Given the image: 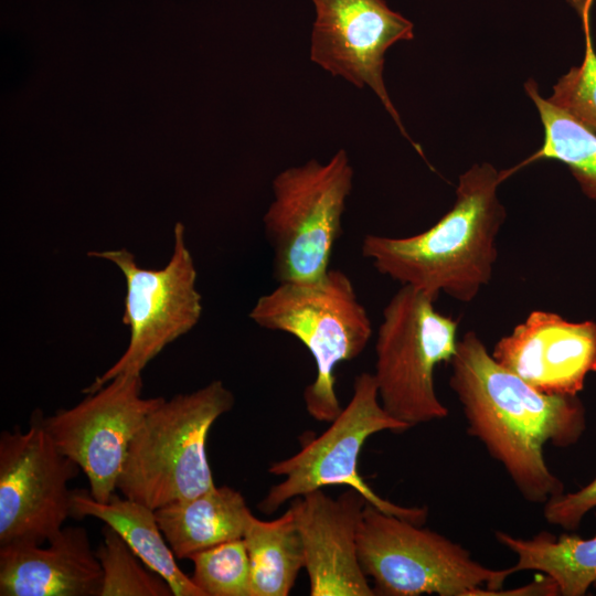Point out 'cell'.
<instances>
[{
    "label": "cell",
    "instance_id": "6da1fadb",
    "mask_svg": "<svg viewBox=\"0 0 596 596\" xmlns=\"http://www.w3.org/2000/svg\"><path fill=\"white\" fill-rule=\"evenodd\" d=\"M449 364V386L461 404L468 434L503 466L520 494L544 504L564 492L544 448L568 447L583 436L586 414L577 395L539 392L499 364L473 331L458 340Z\"/></svg>",
    "mask_w": 596,
    "mask_h": 596
},
{
    "label": "cell",
    "instance_id": "7a4b0ae2",
    "mask_svg": "<svg viewBox=\"0 0 596 596\" xmlns=\"http://www.w3.org/2000/svg\"><path fill=\"white\" fill-rule=\"evenodd\" d=\"M507 178L488 162L471 166L458 179L453 207L434 225L405 237L366 234L362 255L402 286L472 301L493 274L505 220L497 190Z\"/></svg>",
    "mask_w": 596,
    "mask_h": 596
},
{
    "label": "cell",
    "instance_id": "3957f363",
    "mask_svg": "<svg viewBox=\"0 0 596 596\" xmlns=\"http://www.w3.org/2000/svg\"><path fill=\"white\" fill-rule=\"evenodd\" d=\"M234 403L233 393L220 380L164 398L135 433L117 490L155 510L212 490L207 436Z\"/></svg>",
    "mask_w": 596,
    "mask_h": 596
},
{
    "label": "cell",
    "instance_id": "277c9868",
    "mask_svg": "<svg viewBox=\"0 0 596 596\" xmlns=\"http://www.w3.org/2000/svg\"><path fill=\"white\" fill-rule=\"evenodd\" d=\"M259 327L295 337L310 352L315 380L304 390L308 414L330 423L342 407L336 368L358 358L372 337V322L349 276L330 268L312 283H279L260 296L249 312Z\"/></svg>",
    "mask_w": 596,
    "mask_h": 596
},
{
    "label": "cell",
    "instance_id": "5b68a950",
    "mask_svg": "<svg viewBox=\"0 0 596 596\" xmlns=\"http://www.w3.org/2000/svg\"><path fill=\"white\" fill-rule=\"evenodd\" d=\"M366 503L358 534L361 567L375 595L487 596L518 573L472 558L450 539Z\"/></svg>",
    "mask_w": 596,
    "mask_h": 596
},
{
    "label": "cell",
    "instance_id": "8992f818",
    "mask_svg": "<svg viewBox=\"0 0 596 596\" xmlns=\"http://www.w3.org/2000/svg\"><path fill=\"white\" fill-rule=\"evenodd\" d=\"M436 299L402 286L384 307L377 330L373 375L379 397L385 411L409 428L448 416L434 372L451 361L458 323L436 310Z\"/></svg>",
    "mask_w": 596,
    "mask_h": 596
},
{
    "label": "cell",
    "instance_id": "52a82bcc",
    "mask_svg": "<svg viewBox=\"0 0 596 596\" xmlns=\"http://www.w3.org/2000/svg\"><path fill=\"white\" fill-rule=\"evenodd\" d=\"M353 175L349 156L340 149L324 163L311 159L274 178L263 223L278 283H312L330 269Z\"/></svg>",
    "mask_w": 596,
    "mask_h": 596
},
{
    "label": "cell",
    "instance_id": "ba28073f",
    "mask_svg": "<svg viewBox=\"0 0 596 596\" xmlns=\"http://www.w3.org/2000/svg\"><path fill=\"white\" fill-rule=\"evenodd\" d=\"M408 429L382 406L373 373H360L354 379L351 400L329 427L304 443L295 455L270 464L268 472L283 479L268 489L257 508L269 514L313 490L347 486L381 511L423 524L428 515L426 507H405L380 497L359 472L360 454L372 435Z\"/></svg>",
    "mask_w": 596,
    "mask_h": 596
},
{
    "label": "cell",
    "instance_id": "9c48e42d",
    "mask_svg": "<svg viewBox=\"0 0 596 596\" xmlns=\"http://www.w3.org/2000/svg\"><path fill=\"white\" fill-rule=\"evenodd\" d=\"M173 236L171 257L160 269L140 267L126 248L88 253L115 264L125 276L123 322L129 328L130 337L121 356L83 393H92L123 373L141 374L168 344L198 324L202 298L195 287L196 269L182 223L175 224Z\"/></svg>",
    "mask_w": 596,
    "mask_h": 596
},
{
    "label": "cell",
    "instance_id": "30bf717a",
    "mask_svg": "<svg viewBox=\"0 0 596 596\" xmlns=\"http://www.w3.org/2000/svg\"><path fill=\"white\" fill-rule=\"evenodd\" d=\"M79 466L61 453L43 424L32 414L25 430L0 434V546L43 545L73 515L68 483Z\"/></svg>",
    "mask_w": 596,
    "mask_h": 596
},
{
    "label": "cell",
    "instance_id": "8fae6325",
    "mask_svg": "<svg viewBox=\"0 0 596 596\" xmlns=\"http://www.w3.org/2000/svg\"><path fill=\"white\" fill-rule=\"evenodd\" d=\"M141 374L123 373L70 408L43 416L57 449L85 473L89 493L107 502L117 490L129 444L164 397H142Z\"/></svg>",
    "mask_w": 596,
    "mask_h": 596
},
{
    "label": "cell",
    "instance_id": "7c38bea8",
    "mask_svg": "<svg viewBox=\"0 0 596 596\" xmlns=\"http://www.w3.org/2000/svg\"><path fill=\"white\" fill-rule=\"evenodd\" d=\"M316 10L310 60L332 76L379 97L398 130L414 147L383 79L386 51L414 39V24L385 0H310Z\"/></svg>",
    "mask_w": 596,
    "mask_h": 596
},
{
    "label": "cell",
    "instance_id": "4fadbf2b",
    "mask_svg": "<svg viewBox=\"0 0 596 596\" xmlns=\"http://www.w3.org/2000/svg\"><path fill=\"white\" fill-rule=\"evenodd\" d=\"M491 355L539 392L577 395L596 372V323L533 310L498 340Z\"/></svg>",
    "mask_w": 596,
    "mask_h": 596
},
{
    "label": "cell",
    "instance_id": "5bb4252c",
    "mask_svg": "<svg viewBox=\"0 0 596 596\" xmlns=\"http://www.w3.org/2000/svg\"><path fill=\"white\" fill-rule=\"evenodd\" d=\"M368 501L349 488L332 498L317 489L292 500L311 596H374L358 554V534Z\"/></svg>",
    "mask_w": 596,
    "mask_h": 596
},
{
    "label": "cell",
    "instance_id": "9a60e30c",
    "mask_svg": "<svg viewBox=\"0 0 596 596\" xmlns=\"http://www.w3.org/2000/svg\"><path fill=\"white\" fill-rule=\"evenodd\" d=\"M103 570L84 526H64L43 547L0 546L1 596H99Z\"/></svg>",
    "mask_w": 596,
    "mask_h": 596
},
{
    "label": "cell",
    "instance_id": "2e32d148",
    "mask_svg": "<svg viewBox=\"0 0 596 596\" xmlns=\"http://www.w3.org/2000/svg\"><path fill=\"white\" fill-rule=\"evenodd\" d=\"M155 513L179 560H189L202 550L242 539L253 515L244 496L225 485L158 508Z\"/></svg>",
    "mask_w": 596,
    "mask_h": 596
},
{
    "label": "cell",
    "instance_id": "e0dca14e",
    "mask_svg": "<svg viewBox=\"0 0 596 596\" xmlns=\"http://www.w3.org/2000/svg\"><path fill=\"white\" fill-rule=\"evenodd\" d=\"M72 502L73 518L92 517L113 528L150 570L166 579L173 596H205L178 566L155 509L117 492L103 503L89 490H74Z\"/></svg>",
    "mask_w": 596,
    "mask_h": 596
},
{
    "label": "cell",
    "instance_id": "ac0fdd59",
    "mask_svg": "<svg viewBox=\"0 0 596 596\" xmlns=\"http://www.w3.org/2000/svg\"><path fill=\"white\" fill-rule=\"evenodd\" d=\"M494 536L517 556V572L536 571L552 577L560 595L583 596L596 588V536H555L544 531L529 539L503 531H496Z\"/></svg>",
    "mask_w": 596,
    "mask_h": 596
},
{
    "label": "cell",
    "instance_id": "d6986e66",
    "mask_svg": "<svg viewBox=\"0 0 596 596\" xmlns=\"http://www.w3.org/2000/svg\"><path fill=\"white\" fill-rule=\"evenodd\" d=\"M251 562L252 596H287L305 568L302 541L294 513L264 521L252 515L243 536Z\"/></svg>",
    "mask_w": 596,
    "mask_h": 596
},
{
    "label": "cell",
    "instance_id": "ffe728a7",
    "mask_svg": "<svg viewBox=\"0 0 596 596\" xmlns=\"http://www.w3.org/2000/svg\"><path fill=\"white\" fill-rule=\"evenodd\" d=\"M524 88L540 114L544 140L535 153L508 172L511 174L536 160L554 159L566 164L583 193L596 201V131L543 98L533 79H529Z\"/></svg>",
    "mask_w": 596,
    "mask_h": 596
},
{
    "label": "cell",
    "instance_id": "44dd1931",
    "mask_svg": "<svg viewBox=\"0 0 596 596\" xmlns=\"http://www.w3.org/2000/svg\"><path fill=\"white\" fill-rule=\"evenodd\" d=\"M95 552L103 570L99 596H173L166 579L150 570L107 524Z\"/></svg>",
    "mask_w": 596,
    "mask_h": 596
},
{
    "label": "cell",
    "instance_id": "7402d4cb",
    "mask_svg": "<svg viewBox=\"0 0 596 596\" xmlns=\"http://www.w3.org/2000/svg\"><path fill=\"white\" fill-rule=\"evenodd\" d=\"M193 583L205 596H252V571L244 539H235L190 556Z\"/></svg>",
    "mask_w": 596,
    "mask_h": 596
},
{
    "label": "cell",
    "instance_id": "603a6c76",
    "mask_svg": "<svg viewBox=\"0 0 596 596\" xmlns=\"http://www.w3.org/2000/svg\"><path fill=\"white\" fill-rule=\"evenodd\" d=\"M593 0H585L579 11L585 33V54L578 66L571 67L553 86L547 98L576 120L596 131V52L589 24V8Z\"/></svg>",
    "mask_w": 596,
    "mask_h": 596
},
{
    "label": "cell",
    "instance_id": "cb8c5ba5",
    "mask_svg": "<svg viewBox=\"0 0 596 596\" xmlns=\"http://www.w3.org/2000/svg\"><path fill=\"white\" fill-rule=\"evenodd\" d=\"M596 508V477L575 492H562L544 503L543 514L547 523L576 530L584 517Z\"/></svg>",
    "mask_w": 596,
    "mask_h": 596
},
{
    "label": "cell",
    "instance_id": "d4e9b609",
    "mask_svg": "<svg viewBox=\"0 0 596 596\" xmlns=\"http://www.w3.org/2000/svg\"><path fill=\"white\" fill-rule=\"evenodd\" d=\"M505 595H517V596H531V595H539V596H556L560 595V589L555 581L545 575V576H539L534 579V582L529 583L524 586L517 587L513 589L508 590H501L497 589L493 592H489L487 596H505Z\"/></svg>",
    "mask_w": 596,
    "mask_h": 596
}]
</instances>
